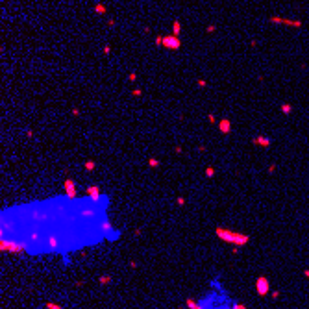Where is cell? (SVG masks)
Returning <instances> with one entry per match:
<instances>
[{
	"label": "cell",
	"mask_w": 309,
	"mask_h": 309,
	"mask_svg": "<svg viewBox=\"0 0 309 309\" xmlns=\"http://www.w3.org/2000/svg\"><path fill=\"white\" fill-rule=\"evenodd\" d=\"M215 30H217V26H215V24H209V26H207V28H205V32H207V33H211V32H215Z\"/></svg>",
	"instance_id": "9a60e30c"
},
{
	"label": "cell",
	"mask_w": 309,
	"mask_h": 309,
	"mask_svg": "<svg viewBox=\"0 0 309 309\" xmlns=\"http://www.w3.org/2000/svg\"><path fill=\"white\" fill-rule=\"evenodd\" d=\"M132 94H133V97H139V94H141V89H135V91H132Z\"/></svg>",
	"instance_id": "44dd1931"
},
{
	"label": "cell",
	"mask_w": 309,
	"mask_h": 309,
	"mask_svg": "<svg viewBox=\"0 0 309 309\" xmlns=\"http://www.w3.org/2000/svg\"><path fill=\"white\" fill-rule=\"evenodd\" d=\"M270 22H274V24L292 26V28H302V20H296V19H285V17H278V15H272V17H270Z\"/></svg>",
	"instance_id": "7a4b0ae2"
},
{
	"label": "cell",
	"mask_w": 309,
	"mask_h": 309,
	"mask_svg": "<svg viewBox=\"0 0 309 309\" xmlns=\"http://www.w3.org/2000/svg\"><path fill=\"white\" fill-rule=\"evenodd\" d=\"M109 281H111V278H109V276H102V278H100V283H102V285L109 283Z\"/></svg>",
	"instance_id": "4fadbf2b"
},
{
	"label": "cell",
	"mask_w": 309,
	"mask_h": 309,
	"mask_svg": "<svg viewBox=\"0 0 309 309\" xmlns=\"http://www.w3.org/2000/svg\"><path fill=\"white\" fill-rule=\"evenodd\" d=\"M220 130L226 133V132H230V122L228 120H220Z\"/></svg>",
	"instance_id": "9c48e42d"
},
{
	"label": "cell",
	"mask_w": 309,
	"mask_h": 309,
	"mask_svg": "<svg viewBox=\"0 0 309 309\" xmlns=\"http://www.w3.org/2000/svg\"><path fill=\"white\" fill-rule=\"evenodd\" d=\"M2 250L4 252H22L24 246L19 243H9V241H2Z\"/></svg>",
	"instance_id": "5b68a950"
},
{
	"label": "cell",
	"mask_w": 309,
	"mask_h": 309,
	"mask_svg": "<svg viewBox=\"0 0 309 309\" xmlns=\"http://www.w3.org/2000/svg\"><path fill=\"white\" fill-rule=\"evenodd\" d=\"M256 287H257V294H259V296L269 294V291H270V281H269V278L259 276L257 281H256Z\"/></svg>",
	"instance_id": "277c9868"
},
{
	"label": "cell",
	"mask_w": 309,
	"mask_h": 309,
	"mask_svg": "<svg viewBox=\"0 0 309 309\" xmlns=\"http://www.w3.org/2000/svg\"><path fill=\"white\" fill-rule=\"evenodd\" d=\"M256 143H257V145H265V146H267V145H269V139H263V137H259V139H256Z\"/></svg>",
	"instance_id": "7c38bea8"
},
{
	"label": "cell",
	"mask_w": 309,
	"mask_h": 309,
	"mask_svg": "<svg viewBox=\"0 0 309 309\" xmlns=\"http://www.w3.org/2000/svg\"><path fill=\"white\" fill-rule=\"evenodd\" d=\"M233 309H246V307L243 304H235V305H233Z\"/></svg>",
	"instance_id": "ffe728a7"
},
{
	"label": "cell",
	"mask_w": 309,
	"mask_h": 309,
	"mask_svg": "<svg viewBox=\"0 0 309 309\" xmlns=\"http://www.w3.org/2000/svg\"><path fill=\"white\" fill-rule=\"evenodd\" d=\"M128 78H130V81H135V78H137V74H135V72H132V74H130V76H128Z\"/></svg>",
	"instance_id": "ac0fdd59"
},
{
	"label": "cell",
	"mask_w": 309,
	"mask_h": 309,
	"mask_svg": "<svg viewBox=\"0 0 309 309\" xmlns=\"http://www.w3.org/2000/svg\"><path fill=\"white\" fill-rule=\"evenodd\" d=\"M50 246H52V248H56V246H58V239L52 237V239H50Z\"/></svg>",
	"instance_id": "2e32d148"
},
{
	"label": "cell",
	"mask_w": 309,
	"mask_h": 309,
	"mask_svg": "<svg viewBox=\"0 0 309 309\" xmlns=\"http://www.w3.org/2000/svg\"><path fill=\"white\" fill-rule=\"evenodd\" d=\"M163 46L165 48H169V50H178L182 46V41L178 35H163Z\"/></svg>",
	"instance_id": "3957f363"
},
{
	"label": "cell",
	"mask_w": 309,
	"mask_h": 309,
	"mask_svg": "<svg viewBox=\"0 0 309 309\" xmlns=\"http://www.w3.org/2000/svg\"><path fill=\"white\" fill-rule=\"evenodd\" d=\"M67 193L71 196H74V183L72 182H67Z\"/></svg>",
	"instance_id": "30bf717a"
},
{
	"label": "cell",
	"mask_w": 309,
	"mask_h": 309,
	"mask_svg": "<svg viewBox=\"0 0 309 309\" xmlns=\"http://www.w3.org/2000/svg\"><path fill=\"white\" fill-rule=\"evenodd\" d=\"M109 52H111V48H109V45H106V46H104V54H106V56H107V54H109Z\"/></svg>",
	"instance_id": "d6986e66"
},
{
	"label": "cell",
	"mask_w": 309,
	"mask_h": 309,
	"mask_svg": "<svg viewBox=\"0 0 309 309\" xmlns=\"http://www.w3.org/2000/svg\"><path fill=\"white\" fill-rule=\"evenodd\" d=\"M94 11H97V13H100V15H104V13H106L107 9H106V6H104V4H100V2H98L97 6H94Z\"/></svg>",
	"instance_id": "ba28073f"
},
{
	"label": "cell",
	"mask_w": 309,
	"mask_h": 309,
	"mask_svg": "<svg viewBox=\"0 0 309 309\" xmlns=\"http://www.w3.org/2000/svg\"><path fill=\"white\" fill-rule=\"evenodd\" d=\"M187 307L189 309H204V304H198V302H194V300H191V298H187Z\"/></svg>",
	"instance_id": "8992f818"
},
{
	"label": "cell",
	"mask_w": 309,
	"mask_h": 309,
	"mask_svg": "<svg viewBox=\"0 0 309 309\" xmlns=\"http://www.w3.org/2000/svg\"><path fill=\"white\" fill-rule=\"evenodd\" d=\"M281 111H283V113H285V115H289V113H291V111H292V107H291V106H289V104H283V106H281Z\"/></svg>",
	"instance_id": "8fae6325"
},
{
	"label": "cell",
	"mask_w": 309,
	"mask_h": 309,
	"mask_svg": "<svg viewBox=\"0 0 309 309\" xmlns=\"http://www.w3.org/2000/svg\"><path fill=\"white\" fill-rule=\"evenodd\" d=\"M172 32H174V35H180V32H182V24H180V20H174V24H172Z\"/></svg>",
	"instance_id": "52a82bcc"
},
{
	"label": "cell",
	"mask_w": 309,
	"mask_h": 309,
	"mask_svg": "<svg viewBox=\"0 0 309 309\" xmlns=\"http://www.w3.org/2000/svg\"><path fill=\"white\" fill-rule=\"evenodd\" d=\"M46 307H48V309H63L61 305H56V304H52V302H50V304H46Z\"/></svg>",
	"instance_id": "5bb4252c"
},
{
	"label": "cell",
	"mask_w": 309,
	"mask_h": 309,
	"mask_svg": "<svg viewBox=\"0 0 309 309\" xmlns=\"http://www.w3.org/2000/svg\"><path fill=\"white\" fill-rule=\"evenodd\" d=\"M304 274H305V278H309V270H305V272H304Z\"/></svg>",
	"instance_id": "7402d4cb"
},
{
	"label": "cell",
	"mask_w": 309,
	"mask_h": 309,
	"mask_svg": "<svg viewBox=\"0 0 309 309\" xmlns=\"http://www.w3.org/2000/svg\"><path fill=\"white\" fill-rule=\"evenodd\" d=\"M207 85V81H204V80H198V87H205Z\"/></svg>",
	"instance_id": "e0dca14e"
},
{
	"label": "cell",
	"mask_w": 309,
	"mask_h": 309,
	"mask_svg": "<svg viewBox=\"0 0 309 309\" xmlns=\"http://www.w3.org/2000/svg\"><path fill=\"white\" fill-rule=\"evenodd\" d=\"M217 235L222 239V241H228V243H233L237 246H243L248 243V235H243V233H237V231H230V230H224V228H217Z\"/></svg>",
	"instance_id": "6da1fadb"
}]
</instances>
